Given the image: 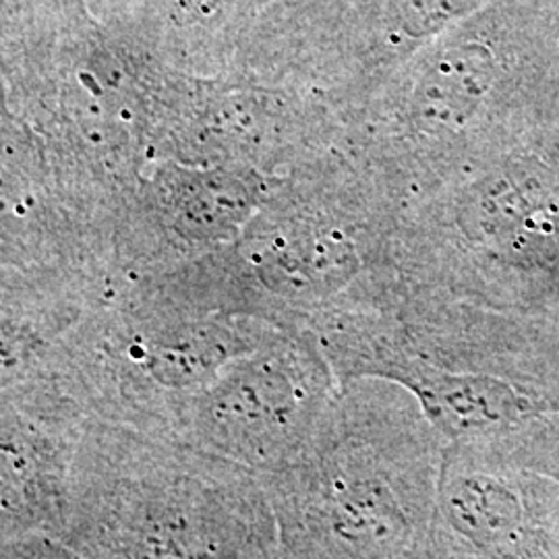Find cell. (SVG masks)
I'll return each instance as SVG.
<instances>
[{"instance_id": "3", "label": "cell", "mask_w": 559, "mask_h": 559, "mask_svg": "<svg viewBox=\"0 0 559 559\" xmlns=\"http://www.w3.org/2000/svg\"><path fill=\"white\" fill-rule=\"evenodd\" d=\"M284 328L203 302L158 300L83 325L44 362L92 419L182 441L189 413L222 369Z\"/></svg>"}, {"instance_id": "9", "label": "cell", "mask_w": 559, "mask_h": 559, "mask_svg": "<svg viewBox=\"0 0 559 559\" xmlns=\"http://www.w3.org/2000/svg\"><path fill=\"white\" fill-rule=\"evenodd\" d=\"M168 203L198 230H222L239 221L245 198L233 180L216 175H179L168 185Z\"/></svg>"}, {"instance_id": "1", "label": "cell", "mask_w": 559, "mask_h": 559, "mask_svg": "<svg viewBox=\"0 0 559 559\" xmlns=\"http://www.w3.org/2000/svg\"><path fill=\"white\" fill-rule=\"evenodd\" d=\"M340 383L313 438L260 475L297 559H427L445 440L411 392Z\"/></svg>"}, {"instance_id": "12", "label": "cell", "mask_w": 559, "mask_h": 559, "mask_svg": "<svg viewBox=\"0 0 559 559\" xmlns=\"http://www.w3.org/2000/svg\"><path fill=\"white\" fill-rule=\"evenodd\" d=\"M245 559H297L293 558L284 547H280L278 545H274V547H270V549H263L260 554H253V556H249V558Z\"/></svg>"}, {"instance_id": "7", "label": "cell", "mask_w": 559, "mask_h": 559, "mask_svg": "<svg viewBox=\"0 0 559 559\" xmlns=\"http://www.w3.org/2000/svg\"><path fill=\"white\" fill-rule=\"evenodd\" d=\"M498 67L480 44L450 46L425 64L411 94L413 117L429 133H456L479 115Z\"/></svg>"}, {"instance_id": "6", "label": "cell", "mask_w": 559, "mask_h": 559, "mask_svg": "<svg viewBox=\"0 0 559 559\" xmlns=\"http://www.w3.org/2000/svg\"><path fill=\"white\" fill-rule=\"evenodd\" d=\"M90 413L44 365L4 378L0 540L62 535L71 475Z\"/></svg>"}, {"instance_id": "2", "label": "cell", "mask_w": 559, "mask_h": 559, "mask_svg": "<svg viewBox=\"0 0 559 559\" xmlns=\"http://www.w3.org/2000/svg\"><path fill=\"white\" fill-rule=\"evenodd\" d=\"M60 537L87 559H245L278 545V524L255 471L92 419Z\"/></svg>"}, {"instance_id": "10", "label": "cell", "mask_w": 559, "mask_h": 559, "mask_svg": "<svg viewBox=\"0 0 559 559\" xmlns=\"http://www.w3.org/2000/svg\"><path fill=\"white\" fill-rule=\"evenodd\" d=\"M524 456L559 479V415L533 420L510 431Z\"/></svg>"}, {"instance_id": "11", "label": "cell", "mask_w": 559, "mask_h": 559, "mask_svg": "<svg viewBox=\"0 0 559 559\" xmlns=\"http://www.w3.org/2000/svg\"><path fill=\"white\" fill-rule=\"evenodd\" d=\"M0 559H87L59 535L27 533L2 540Z\"/></svg>"}, {"instance_id": "5", "label": "cell", "mask_w": 559, "mask_h": 559, "mask_svg": "<svg viewBox=\"0 0 559 559\" xmlns=\"http://www.w3.org/2000/svg\"><path fill=\"white\" fill-rule=\"evenodd\" d=\"M427 559H559V479L510 431L445 441Z\"/></svg>"}, {"instance_id": "8", "label": "cell", "mask_w": 559, "mask_h": 559, "mask_svg": "<svg viewBox=\"0 0 559 559\" xmlns=\"http://www.w3.org/2000/svg\"><path fill=\"white\" fill-rule=\"evenodd\" d=\"M558 193L540 175H503L475 201V226L489 239L519 245L549 235L558 224Z\"/></svg>"}, {"instance_id": "4", "label": "cell", "mask_w": 559, "mask_h": 559, "mask_svg": "<svg viewBox=\"0 0 559 559\" xmlns=\"http://www.w3.org/2000/svg\"><path fill=\"white\" fill-rule=\"evenodd\" d=\"M313 334L284 330L240 355L195 400L182 441L267 475L297 459L338 394Z\"/></svg>"}]
</instances>
